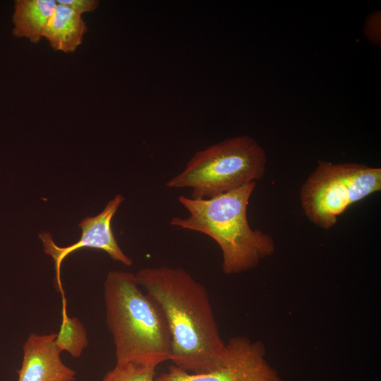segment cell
<instances>
[{
	"label": "cell",
	"instance_id": "obj_1",
	"mask_svg": "<svg viewBox=\"0 0 381 381\" xmlns=\"http://www.w3.org/2000/svg\"><path fill=\"white\" fill-rule=\"evenodd\" d=\"M135 275L164 313L171 334L173 365L193 374L220 368L226 343L205 286L181 267H145Z\"/></svg>",
	"mask_w": 381,
	"mask_h": 381
},
{
	"label": "cell",
	"instance_id": "obj_2",
	"mask_svg": "<svg viewBox=\"0 0 381 381\" xmlns=\"http://www.w3.org/2000/svg\"><path fill=\"white\" fill-rule=\"evenodd\" d=\"M140 286L133 273L114 270L107 274L104 288L107 323L116 364L135 363L156 368L170 360L171 334L161 308Z\"/></svg>",
	"mask_w": 381,
	"mask_h": 381
},
{
	"label": "cell",
	"instance_id": "obj_3",
	"mask_svg": "<svg viewBox=\"0 0 381 381\" xmlns=\"http://www.w3.org/2000/svg\"><path fill=\"white\" fill-rule=\"evenodd\" d=\"M256 182L217 196L193 199L180 195L179 202L188 212L186 217H174L169 224L204 234L212 238L222 253V271L241 273L258 265L274 250L272 238L249 225L247 208Z\"/></svg>",
	"mask_w": 381,
	"mask_h": 381
},
{
	"label": "cell",
	"instance_id": "obj_4",
	"mask_svg": "<svg viewBox=\"0 0 381 381\" xmlns=\"http://www.w3.org/2000/svg\"><path fill=\"white\" fill-rule=\"evenodd\" d=\"M266 164L265 150L253 138H228L197 152L166 186L190 188L193 199L211 198L261 179Z\"/></svg>",
	"mask_w": 381,
	"mask_h": 381
},
{
	"label": "cell",
	"instance_id": "obj_5",
	"mask_svg": "<svg viewBox=\"0 0 381 381\" xmlns=\"http://www.w3.org/2000/svg\"><path fill=\"white\" fill-rule=\"evenodd\" d=\"M380 190V168L319 161L302 186L300 198L308 219L329 229L349 206Z\"/></svg>",
	"mask_w": 381,
	"mask_h": 381
},
{
	"label": "cell",
	"instance_id": "obj_6",
	"mask_svg": "<svg viewBox=\"0 0 381 381\" xmlns=\"http://www.w3.org/2000/svg\"><path fill=\"white\" fill-rule=\"evenodd\" d=\"M265 355V347L260 341L234 337L226 343L224 362L218 369L193 374L171 365L155 381H282Z\"/></svg>",
	"mask_w": 381,
	"mask_h": 381
},
{
	"label": "cell",
	"instance_id": "obj_7",
	"mask_svg": "<svg viewBox=\"0 0 381 381\" xmlns=\"http://www.w3.org/2000/svg\"><path fill=\"white\" fill-rule=\"evenodd\" d=\"M124 198L116 195L109 200L104 210L95 217H87L79 224L82 230L80 238L68 246H57L48 232L40 234L39 237L44 246V251L50 255L54 262V285L61 294V299H66L61 280V266L63 260L73 252L85 248L99 249L106 252L110 258L126 266H131L133 260L127 256L119 246L111 227V221Z\"/></svg>",
	"mask_w": 381,
	"mask_h": 381
},
{
	"label": "cell",
	"instance_id": "obj_8",
	"mask_svg": "<svg viewBox=\"0 0 381 381\" xmlns=\"http://www.w3.org/2000/svg\"><path fill=\"white\" fill-rule=\"evenodd\" d=\"M56 333H32L25 342L18 381H75V371L66 365L55 344Z\"/></svg>",
	"mask_w": 381,
	"mask_h": 381
},
{
	"label": "cell",
	"instance_id": "obj_9",
	"mask_svg": "<svg viewBox=\"0 0 381 381\" xmlns=\"http://www.w3.org/2000/svg\"><path fill=\"white\" fill-rule=\"evenodd\" d=\"M87 32V27L82 15L57 3L42 37L49 42L54 50L73 53L82 44Z\"/></svg>",
	"mask_w": 381,
	"mask_h": 381
},
{
	"label": "cell",
	"instance_id": "obj_10",
	"mask_svg": "<svg viewBox=\"0 0 381 381\" xmlns=\"http://www.w3.org/2000/svg\"><path fill=\"white\" fill-rule=\"evenodd\" d=\"M57 5L54 0H16L12 16L13 35L37 44Z\"/></svg>",
	"mask_w": 381,
	"mask_h": 381
},
{
	"label": "cell",
	"instance_id": "obj_11",
	"mask_svg": "<svg viewBox=\"0 0 381 381\" xmlns=\"http://www.w3.org/2000/svg\"><path fill=\"white\" fill-rule=\"evenodd\" d=\"M88 344L84 325L77 318H70L68 315L66 299L62 300L61 322L55 338L56 347L61 352L66 351L73 358H78Z\"/></svg>",
	"mask_w": 381,
	"mask_h": 381
},
{
	"label": "cell",
	"instance_id": "obj_12",
	"mask_svg": "<svg viewBox=\"0 0 381 381\" xmlns=\"http://www.w3.org/2000/svg\"><path fill=\"white\" fill-rule=\"evenodd\" d=\"M155 368L135 363L116 364L100 381H155Z\"/></svg>",
	"mask_w": 381,
	"mask_h": 381
},
{
	"label": "cell",
	"instance_id": "obj_13",
	"mask_svg": "<svg viewBox=\"0 0 381 381\" xmlns=\"http://www.w3.org/2000/svg\"><path fill=\"white\" fill-rule=\"evenodd\" d=\"M56 2L69 7L80 15L92 12L99 6V1L96 0H58Z\"/></svg>",
	"mask_w": 381,
	"mask_h": 381
}]
</instances>
